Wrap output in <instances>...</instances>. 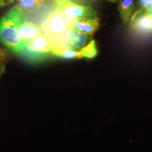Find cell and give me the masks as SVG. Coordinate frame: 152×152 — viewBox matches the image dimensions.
<instances>
[{"label":"cell","mask_w":152,"mask_h":152,"mask_svg":"<svg viewBox=\"0 0 152 152\" xmlns=\"http://www.w3.org/2000/svg\"><path fill=\"white\" fill-rule=\"evenodd\" d=\"M18 6L26 12H31L36 10L42 4L45 0H17Z\"/></svg>","instance_id":"cell-11"},{"label":"cell","mask_w":152,"mask_h":152,"mask_svg":"<svg viewBox=\"0 0 152 152\" xmlns=\"http://www.w3.org/2000/svg\"><path fill=\"white\" fill-rule=\"evenodd\" d=\"M39 27L42 33L52 42V50L68 47L64 34L72 26L65 16L55 8V6L42 19Z\"/></svg>","instance_id":"cell-2"},{"label":"cell","mask_w":152,"mask_h":152,"mask_svg":"<svg viewBox=\"0 0 152 152\" xmlns=\"http://www.w3.org/2000/svg\"><path fill=\"white\" fill-rule=\"evenodd\" d=\"M139 14H146V15H152V4L150 5L149 7H147L146 9H143V10L140 11V12H134V14H133L132 18H134V17H135L136 16H137Z\"/></svg>","instance_id":"cell-15"},{"label":"cell","mask_w":152,"mask_h":152,"mask_svg":"<svg viewBox=\"0 0 152 152\" xmlns=\"http://www.w3.org/2000/svg\"><path fill=\"white\" fill-rule=\"evenodd\" d=\"M106 1H111V2H112V3H116L118 1V0H106Z\"/></svg>","instance_id":"cell-18"},{"label":"cell","mask_w":152,"mask_h":152,"mask_svg":"<svg viewBox=\"0 0 152 152\" xmlns=\"http://www.w3.org/2000/svg\"><path fill=\"white\" fill-rule=\"evenodd\" d=\"M52 44L49 39L41 33L25 42L23 49L19 55L30 64H39L52 56Z\"/></svg>","instance_id":"cell-3"},{"label":"cell","mask_w":152,"mask_h":152,"mask_svg":"<svg viewBox=\"0 0 152 152\" xmlns=\"http://www.w3.org/2000/svg\"><path fill=\"white\" fill-rule=\"evenodd\" d=\"M5 68H6V66H3V67L0 69V79H1V76L3 75V74L5 73Z\"/></svg>","instance_id":"cell-17"},{"label":"cell","mask_w":152,"mask_h":152,"mask_svg":"<svg viewBox=\"0 0 152 152\" xmlns=\"http://www.w3.org/2000/svg\"><path fill=\"white\" fill-rule=\"evenodd\" d=\"M64 37L68 47L76 50H80L90 42V35L81 33L73 27L69 28L66 30Z\"/></svg>","instance_id":"cell-5"},{"label":"cell","mask_w":152,"mask_h":152,"mask_svg":"<svg viewBox=\"0 0 152 152\" xmlns=\"http://www.w3.org/2000/svg\"><path fill=\"white\" fill-rule=\"evenodd\" d=\"M10 2V0H0V7H5Z\"/></svg>","instance_id":"cell-16"},{"label":"cell","mask_w":152,"mask_h":152,"mask_svg":"<svg viewBox=\"0 0 152 152\" xmlns=\"http://www.w3.org/2000/svg\"><path fill=\"white\" fill-rule=\"evenodd\" d=\"M52 56L64 59H74V58H82L80 50H76L71 47H66L64 48L52 50Z\"/></svg>","instance_id":"cell-10"},{"label":"cell","mask_w":152,"mask_h":152,"mask_svg":"<svg viewBox=\"0 0 152 152\" xmlns=\"http://www.w3.org/2000/svg\"><path fill=\"white\" fill-rule=\"evenodd\" d=\"M152 4V0H139L138 1V10L135 12H140L146 9L147 7H149Z\"/></svg>","instance_id":"cell-14"},{"label":"cell","mask_w":152,"mask_h":152,"mask_svg":"<svg viewBox=\"0 0 152 152\" xmlns=\"http://www.w3.org/2000/svg\"><path fill=\"white\" fill-rule=\"evenodd\" d=\"M26 18V13L16 5L0 19V40L15 54H18L23 49L25 42L20 36L19 26Z\"/></svg>","instance_id":"cell-1"},{"label":"cell","mask_w":152,"mask_h":152,"mask_svg":"<svg viewBox=\"0 0 152 152\" xmlns=\"http://www.w3.org/2000/svg\"><path fill=\"white\" fill-rule=\"evenodd\" d=\"M55 8L65 16L73 27L77 20L98 18L97 13L92 7L73 2L72 0H52Z\"/></svg>","instance_id":"cell-4"},{"label":"cell","mask_w":152,"mask_h":152,"mask_svg":"<svg viewBox=\"0 0 152 152\" xmlns=\"http://www.w3.org/2000/svg\"><path fill=\"white\" fill-rule=\"evenodd\" d=\"M100 20L99 18L77 20L73 24V28L81 33L92 36L99 27Z\"/></svg>","instance_id":"cell-8"},{"label":"cell","mask_w":152,"mask_h":152,"mask_svg":"<svg viewBox=\"0 0 152 152\" xmlns=\"http://www.w3.org/2000/svg\"><path fill=\"white\" fill-rule=\"evenodd\" d=\"M131 27L138 33H152V15L139 14L131 18Z\"/></svg>","instance_id":"cell-6"},{"label":"cell","mask_w":152,"mask_h":152,"mask_svg":"<svg viewBox=\"0 0 152 152\" xmlns=\"http://www.w3.org/2000/svg\"><path fill=\"white\" fill-rule=\"evenodd\" d=\"M13 1H14V0H10V1H11V2H12Z\"/></svg>","instance_id":"cell-19"},{"label":"cell","mask_w":152,"mask_h":152,"mask_svg":"<svg viewBox=\"0 0 152 152\" xmlns=\"http://www.w3.org/2000/svg\"><path fill=\"white\" fill-rule=\"evenodd\" d=\"M80 54L82 58H93L96 57L98 54V50L96 48V42L94 40H91L87 45L83 47L80 50Z\"/></svg>","instance_id":"cell-12"},{"label":"cell","mask_w":152,"mask_h":152,"mask_svg":"<svg viewBox=\"0 0 152 152\" xmlns=\"http://www.w3.org/2000/svg\"><path fill=\"white\" fill-rule=\"evenodd\" d=\"M11 59V54L7 49L0 47V69Z\"/></svg>","instance_id":"cell-13"},{"label":"cell","mask_w":152,"mask_h":152,"mask_svg":"<svg viewBox=\"0 0 152 152\" xmlns=\"http://www.w3.org/2000/svg\"><path fill=\"white\" fill-rule=\"evenodd\" d=\"M19 33L24 42L33 39L42 33L40 28L37 24L25 19L19 26Z\"/></svg>","instance_id":"cell-7"},{"label":"cell","mask_w":152,"mask_h":152,"mask_svg":"<svg viewBox=\"0 0 152 152\" xmlns=\"http://www.w3.org/2000/svg\"><path fill=\"white\" fill-rule=\"evenodd\" d=\"M118 11L123 21L127 23L135 8L134 0H118Z\"/></svg>","instance_id":"cell-9"}]
</instances>
